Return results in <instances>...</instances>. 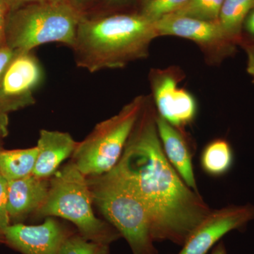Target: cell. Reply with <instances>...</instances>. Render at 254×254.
<instances>
[{"instance_id":"obj_1","label":"cell","mask_w":254,"mask_h":254,"mask_svg":"<svg viewBox=\"0 0 254 254\" xmlns=\"http://www.w3.org/2000/svg\"><path fill=\"white\" fill-rule=\"evenodd\" d=\"M148 101L118 163L110 172L144 204L153 241L182 246L212 210L199 193L187 186L165 156L157 113Z\"/></svg>"},{"instance_id":"obj_2","label":"cell","mask_w":254,"mask_h":254,"mask_svg":"<svg viewBox=\"0 0 254 254\" xmlns=\"http://www.w3.org/2000/svg\"><path fill=\"white\" fill-rule=\"evenodd\" d=\"M157 37L155 21L141 13L92 18L84 16L71 49L78 67L94 73L123 68L146 58L150 43Z\"/></svg>"},{"instance_id":"obj_3","label":"cell","mask_w":254,"mask_h":254,"mask_svg":"<svg viewBox=\"0 0 254 254\" xmlns=\"http://www.w3.org/2000/svg\"><path fill=\"white\" fill-rule=\"evenodd\" d=\"M93 204L88 179L72 160L50 177L48 197L35 215L67 220L86 240L110 245L121 235L109 222L95 216Z\"/></svg>"},{"instance_id":"obj_4","label":"cell","mask_w":254,"mask_h":254,"mask_svg":"<svg viewBox=\"0 0 254 254\" xmlns=\"http://www.w3.org/2000/svg\"><path fill=\"white\" fill-rule=\"evenodd\" d=\"M83 10L68 0H48L21 6L11 12L6 45L17 52L57 43L72 48Z\"/></svg>"},{"instance_id":"obj_5","label":"cell","mask_w":254,"mask_h":254,"mask_svg":"<svg viewBox=\"0 0 254 254\" xmlns=\"http://www.w3.org/2000/svg\"><path fill=\"white\" fill-rule=\"evenodd\" d=\"M93 203L127 240L133 254H158L149 213L141 200L112 172L88 177Z\"/></svg>"},{"instance_id":"obj_6","label":"cell","mask_w":254,"mask_h":254,"mask_svg":"<svg viewBox=\"0 0 254 254\" xmlns=\"http://www.w3.org/2000/svg\"><path fill=\"white\" fill-rule=\"evenodd\" d=\"M146 100L143 95L137 96L117 115L98 123L83 141L78 142L72 158L83 175L100 176L116 166Z\"/></svg>"},{"instance_id":"obj_7","label":"cell","mask_w":254,"mask_h":254,"mask_svg":"<svg viewBox=\"0 0 254 254\" xmlns=\"http://www.w3.org/2000/svg\"><path fill=\"white\" fill-rule=\"evenodd\" d=\"M45 71L31 52H18L0 80V111L5 114L31 106L43 84Z\"/></svg>"},{"instance_id":"obj_8","label":"cell","mask_w":254,"mask_h":254,"mask_svg":"<svg viewBox=\"0 0 254 254\" xmlns=\"http://www.w3.org/2000/svg\"><path fill=\"white\" fill-rule=\"evenodd\" d=\"M181 73L175 68L153 69L150 86L158 115L184 133L196 116L197 104L193 95L179 86Z\"/></svg>"},{"instance_id":"obj_9","label":"cell","mask_w":254,"mask_h":254,"mask_svg":"<svg viewBox=\"0 0 254 254\" xmlns=\"http://www.w3.org/2000/svg\"><path fill=\"white\" fill-rule=\"evenodd\" d=\"M254 220V205H229L210 214L198 225L177 254H208L224 235Z\"/></svg>"},{"instance_id":"obj_10","label":"cell","mask_w":254,"mask_h":254,"mask_svg":"<svg viewBox=\"0 0 254 254\" xmlns=\"http://www.w3.org/2000/svg\"><path fill=\"white\" fill-rule=\"evenodd\" d=\"M155 26L158 36H177L190 40L213 58L226 54L235 45L227 38L219 21L170 14L156 20Z\"/></svg>"},{"instance_id":"obj_11","label":"cell","mask_w":254,"mask_h":254,"mask_svg":"<svg viewBox=\"0 0 254 254\" xmlns=\"http://www.w3.org/2000/svg\"><path fill=\"white\" fill-rule=\"evenodd\" d=\"M73 233L58 220L47 217L41 225H10L3 236L8 245L22 254H59L64 242Z\"/></svg>"},{"instance_id":"obj_12","label":"cell","mask_w":254,"mask_h":254,"mask_svg":"<svg viewBox=\"0 0 254 254\" xmlns=\"http://www.w3.org/2000/svg\"><path fill=\"white\" fill-rule=\"evenodd\" d=\"M156 125L165 156L187 186L198 193L193 171L192 153L187 133L172 126L157 114Z\"/></svg>"},{"instance_id":"obj_13","label":"cell","mask_w":254,"mask_h":254,"mask_svg":"<svg viewBox=\"0 0 254 254\" xmlns=\"http://www.w3.org/2000/svg\"><path fill=\"white\" fill-rule=\"evenodd\" d=\"M78 143L66 132L42 129L36 145L38 153L33 175L50 179L64 160L73 155Z\"/></svg>"},{"instance_id":"obj_14","label":"cell","mask_w":254,"mask_h":254,"mask_svg":"<svg viewBox=\"0 0 254 254\" xmlns=\"http://www.w3.org/2000/svg\"><path fill=\"white\" fill-rule=\"evenodd\" d=\"M49 187L50 179L38 178L33 175L8 182L10 218H22L36 213L46 201Z\"/></svg>"},{"instance_id":"obj_15","label":"cell","mask_w":254,"mask_h":254,"mask_svg":"<svg viewBox=\"0 0 254 254\" xmlns=\"http://www.w3.org/2000/svg\"><path fill=\"white\" fill-rule=\"evenodd\" d=\"M38 147L18 150H0V175L7 182L33 175Z\"/></svg>"},{"instance_id":"obj_16","label":"cell","mask_w":254,"mask_h":254,"mask_svg":"<svg viewBox=\"0 0 254 254\" xmlns=\"http://www.w3.org/2000/svg\"><path fill=\"white\" fill-rule=\"evenodd\" d=\"M233 163L231 145L222 138L210 142L200 155V166L210 176H223L231 170Z\"/></svg>"},{"instance_id":"obj_17","label":"cell","mask_w":254,"mask_h":254,"mask_svg":"<svg viewBox=\"0 0 254 254\" xmlns=\"http://www.w3.org/2000/svg\"><path fill=\"white\" fill-rule=\"evenodd\" d=\"M254 8V0H224L219 22L233 43L241 40V30L246 18Z\"/></svg>"},{"instance_id":"obj_18","label":"cell","mask_w":254,"mask_h":254,"mask_svg":"<svg viewBox=\"0 0 254 254\" xmlns=\"http://www.w3.org/2000/svg\"><path fill=\"white\" fill-rule=\"evenodd\" d=\"M224 0H189L181 9L173 13L208 21H219Z\"/></svg>"},{"instance_id":"obj_19","label":"cell","mask_w":254,"mask_h":254,"mask_svg":"<svg viewBox=\"0 0 254 254\" xmlns=\"http://www.w3.org/2000/svg\"><path fill=\"white\" fill-rule=\"evenodd\" d=\"M59 254H110V245L86 240L74 232L64 241Z\"/></svg>"},{"instance_id":"obj_20","label":"cell","mask_w":254,"mask_h":254,"mask_svg":"<svg viewBox=\"0 0 254 254\" xmlns=\"http://www.w3.org/2000/svg\"><path fill=\"white\" fill-rule=\"evenodd\" d=\"M189 0H152L143 6L141 14L153 21L181 9Z\"/></svg>"},{"instance_id":"obj_21","label":"cell","mask_w":254,"mask_h":254,"mask_svg":"<svg viewBox=\"0 0 254 254\" xmlns=\"http://www.w3.org/2000/svg\"><path fill=\"white\" fill-rule=\"evenodd\" d=\"M7 192L8 182L0 175V232L2 235L11 221L8 212Z\"/></svg>"},{"instance_id":"obj_22","label":"cell","mask_w":254,"mask_h":254,"mask_svg":"<svg viewBox=\"0 0 254 254\" xmlns=\"http://www.w3.org/2000/svg\"><path fill=\"white\" fill-rule=\"evenodd\" d=\"M11 12L9 0H0V48L6 45V26Z\"/></svg>"},{"instance_id":"obj_23","label":"cell","mask_w":254,"mask_h":254,"mask_svg":"<svg viewBox=\"0 0 254 254\" xmlns=\"http://www.w3.org/2000/svg\"><path fill=\"white\" fill-rule=\"evenodd\" d=\"M18 53L7 45L0 48V80Z\"/></svg>"},{"instance_id":"obj_24","label":"cell","mask_w":254,"mask_h":254,"mask_svg":"<svg viewBox=\"0 0 254 254\" xmlns=\"http://www.w3.org/2000/svg\"><path fill=\"white\" fill-rule=\"evenodd\" d=\"M247 53V71L254 80V44L246 48Z\"/></svg>"},{"instance_id":"obj_25","label":"cell","mask_w":254,"mask_h":254,"mask_svg":"<svg viewBox=\"0 0 254 254\" xmlns=\"http://www.w3.org/2000/svg\"><path fill=\"white\" fill-rule=\"evenodd\" d=\"M8 126H9V118L7 114L0 111V140L7 136Z\"/></svg>"},{"instance_id":"obj_26","label":"cell","mask_w":254,"mask_h":254,"mask_svg":"<svg viewBox=\"0 0 254 254\" xmlns=\"http://www.w3.org/2000/svg\"><path fill=\"white\" fill-rule=\"evenodd\" d=\"M46 1H48V0H9V2L11 4V11H12L21 6H26V5Z\"/></svg>"},{"instance_id":"obj_27","label":"cell","mask_w":254,"mask_h":254,"mask_svg":"<svg viewBox=\"0 0 254 254\" xmlns=\"http://www.w3.org/2000/svg\"><path fill=\"white\" fill-rule=\"evenodd\" d=\"M245 21L246 29L251 34L254 35V8L250 11Z\"/></svg>"},{"instance_id":"obj_28","label":"cell","mask_w":254,"mask_h":254,"mask_svg":"<svg viewBox=\"0 0 254 254\" xmlns=\"http://www.w3.org/2000/svg\"><path fill=\"white\" fill-rule=\"evenodd\" d=\"M210 254H227L226 248H225L223 242H220L215 246V247H214Z\"/></svg>"},{"instance_id":"obj_29","label":"cell","mask_w":254,"mask_h":254,"mask_svg":"<svg viewBox=\"0 0 254 254\" xmlns=\"http://www.w3.org/2000/svg\"><path fill=\"white\" fill-rule=\"evenodd\" d=\"M68 1L72 3L75 6H77L79 9L83 10L82 9V7H83L84 5L89 4L90 2L94 1V0H68Z\"/></svg>"},{"instance_id":"obj_30","label":"cell","mask_w":254,"mask_h":254,"mask_svg":"<svg viewBox=\"0 0 254 254\" xmlns=\"http://www.w3.org/2000/svg\"><path fill=\"white\" fill-rule=\"evenodd\" d=\"M123 1V0H108V1H109L110 3L118 2V1Z\"/></svg>"},{"instance_id":"obj_31","label":"cell","mask_w":254,"mask_h":254,"mask_svg":"<svg viewBox=\"0 0 254 254\" xmlns=\"http://www.w3.org/2000/svg\"><path fill=\"white\" fill-rule=\"evenodd\" d=\"M150 1H152V0H142L143 3V6H144L145 4H148Z\"/></svg>"},{"instance_id":"obj_32","label":"cell","mask_w":254,"mask_h":254,"mask_svg":"<svg viewBox=\"0 0 254 254\" xmlns=\"http://www.w3.org/2000/svg\"><path fill=\"white\" fill-rule=\"evenodd\" d=\"M4 239V236H3V235L1 233V232H0V240H1V239Z\"/></svg>"},{"instance_id":"obj_33","label":"cell","mask_w":254,"mask_h":254,"mask_svg":"<svg viewBox=\"0 0 254 254\" xmlns=\"http://www.w3.org/2000/svg\"><path fill=\"white\" fill-rule=\"evenodd\" d=\"M1 146H0V150H1Z\"/></svg>"}]
</instances>
